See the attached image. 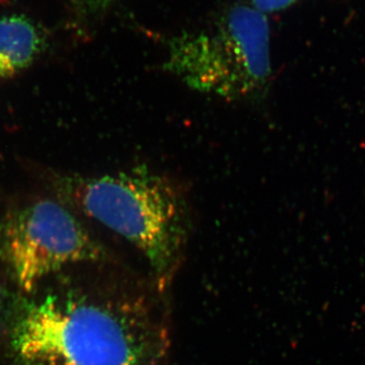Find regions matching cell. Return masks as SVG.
<instances>
[{"label": "cell", "mask_w": 365, "mask_h": 365, "mask_svg": "<svg viewBox=\"0 0 365 365\" xmlns=\"http://www.w3.org/2000/svg\"><path fill=\"white\" fill-rule=\"evenodd\" d=\"M2 248L23 289L66 266L109 261L104 246L63 204L42 199L14 211L2 230Z\"/></svg>", "instance_id": "4"}, {"label": "cell", "mask_w": 365, "mask_h": 365, "mask_svg": "<svg viewBox=\"0 0 365 365\" xmlns=\"http://www.w3.org/2000/svg\"><path fill=\"white\" fill-rule=\"evenodd\" d=\"M163 69L203 95L259 102L272 76L267 16L251 6H232L211 26L172 38Z\"/></svg>", "instance_id": "3"}, {"label": "cell", "mask_w": 365, "mask_h": 365, "mask_svg": "<svg viewBox=\"0 0 365 365\" xmlns=\"http://www.w3.org/2000/svg\"><path fill=\"white\" fill-rule=\"evenodd\" d=\"M40 29L25 16L0 19V79L13 78L31 66L44 49Z\"/></svg>", "instance_id": "5"}, {"label": "cell", "mask_w": 365, "mask_h": 365, "mask_svg": "<svg viewBox=\"0 0 365 365\" xmlns=\"http://www.w3.org/2000/svg\"><path fill=\"white\" fill-rule=\"evenodd\" d=\"M255 11L264 16L282 11L295 4L297 0H250Z\"/></svg>", "instance_id": "6"}, {"label": "cell", "mask_w": 365, "mask_h": 365, "mask_svg": "<svg viewBox=\"0 0 365 365\" xmlns=\"http://www.w3.org/2000/svg\"><path fill=\"white\" fill-rule=\"evenodd\" d=\"M81 9L88 14L104 11L113 0H72Z\"/></svg>", "instance_id": "7"}, {"label": "cell", "mask_w": 365, "mask_h": 365, "mask_svg": "<svg viewBox=\"0 0 365 365\" xmlns=\"http://www.w3.org/2000/svg\"><path fill=\"white\" fill-rule=\"evenodd\" d=\"M74 208L123 237L143 254L162 292L181 267L192 232V211L181 184L146 165L98 176L57 179Z\"/></svg>", "instance_id": "2"}, {"label": "cell", "mask_w": 365, "mask_h": 365, "mask_svg": "<svg viewBox=\"0 0 365 365\" xmlns=\"http://www.w3.org/2000/svg\"><path fill=\"white\" fill-rule=\"evenodd\" d=\"M163 294L130 276L98 292L48 297L21 311L11 344L21 365H168Z\"/></svg>", "instance_id": "1"}]
</instances>
